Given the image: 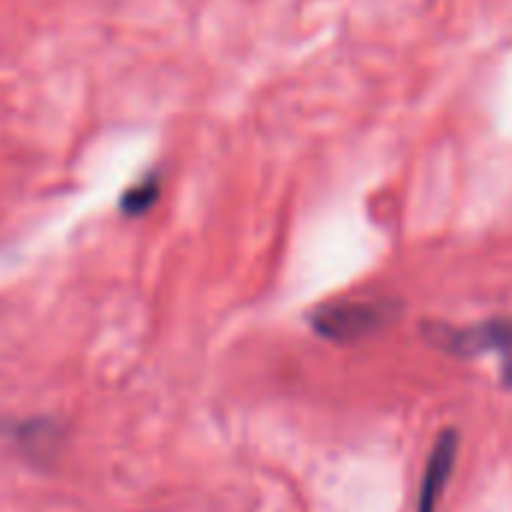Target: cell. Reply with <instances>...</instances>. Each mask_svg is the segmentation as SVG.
Segmentation results:
<instances>
[{"label": "cell", "instance_id": "277c9868", "mask_svg": "<svg viewBox=\"0 0 512 512\" xmlns=\"http://www.w3.org/2000/svg\"><path fill=\"white\" fill-rule=\"evenodd\" d=\"M159 195H162V177H159V174H147V177H141L135 186L126 189V195L120 198V210H123V216H129V219L144 216V213L159 201Z\"/></svg>", "mask_w": 512, "mask_h": 512}, {"label": "cell", "instance_id": "6da1fadb", "mask_svg": "<svg viewBox=\"0 0 512 512\" xmlns=\"http://www.w3.org/2000/svg\"><path fill=\"white\" fill-rule=\"evenodd\" d=\"M402 315V303L390 297H372V300H336L327 306H318L309 315L312 330L336 345L360 342L384 327H390Z\"/></svg>", "mask_w": 512, "mask_h": 512}, {"label": "cell", "instance_id": "7a4b0ae2", "mask_svg": "<svg viewBox=\"0 0 512 512\" xmlns=\"http://www.w3.org/2000/svg\"><path fill=\"white\" fill-rule=\"evenodd\" d=\"M423 336L432 348L453 354V357H483L498 354L504 384L512 387V321L495 318L471 327H453V324H426Z\"/></svg>", "mask_w": 512, "mask_h": 512}, {"label": "cell", "instance_id": "3957f363", "mask_svg": "<svg viewBox=\"0 0 512 512\" xmlns=\"http://www.w3.org/2000/svg\"><path fill=\"white\" fill-rule=\"evenodd\" d=\"M456 456H459V435L444 432L435 441V450L426 462V471L420 480V495H417V512H438L444 489H447L453 468H456Z\"/></svg>", "mask_w": 512, "mask_h": 512}]
</instances>
